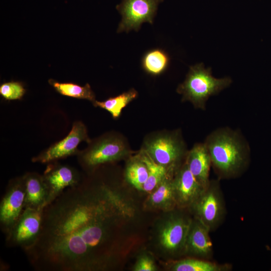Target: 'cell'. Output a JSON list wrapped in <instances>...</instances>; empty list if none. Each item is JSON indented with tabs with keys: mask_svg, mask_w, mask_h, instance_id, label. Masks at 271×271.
<instances>
[{
	"mask_svg": "<svg viewBox=\"0 0 271 271\" xmlns=\"http://www.w3.org/2000/svg\"><path fill=\"white\" fill-rule=\"evenodd\" d=\"M110 190L103 182L82 177L43 210L35 243L25 250L36 271H88L109 262Z\"/></svg>",
	"mask_w": 271,
	"mask_h": 271,
	"instance_id": "obj_1",
	"label": "cell"
},
{
	"mask_svg": "<svg viewBox=\"0 0 271 271\" xmlns=\"http://www.w3.org/2000/svg\"><path fill=\"white\" fill-rule=\"evenodd\" d=\"M204 144L212 165L221 178L236 177L248 164L249 145L239 131L228 127L218 128L207 136Z\"/></svg>",
	"mask_w": 271,
	"mask_h": 271,
	"instance_id": "obj_2",
	"label": "cell"
},
{
	"mask_svg": "<svg viewBox=\"0 0 271 271\" xmlns=\"http://www.w3.org/2000/svg\"><path fill=\"white\" fill-rule=\"evenodd\" d=\"M232 83L229 77L216 78L212 75L210 68L202 63L190 67L184 81L177 91L182 95V101L191 102L196 108L204 110L209 97L219 93Z\"/></svg>",
	"mask_w": 271,
	"mask_h": 271,
	"instance_id": "obj_3",
	"label": "cell"
},
{
	"mask_svg": "<svg viewBox=\"0 0 271 271\" xmlns=\"http://www.w3.org/2000/svg\"><path fill=\"white\" fill-rule=\"evenodd\" d=\"M88 144L77 156L78 164L88 174L103 164L122 159L129 152L122 140L111 134L90 140Z\"/></svg>",
	"mask_w": 271,
	"mask_h": 271,
	"instance_id": "obj_4",
	"label": "cell"
},
{
	"mask_svg": "<svg viewBox=\"0 0 271 271\" xmlns=\"http://www.w3.org/2000/svg\"><path fill=\"white\" fill-rule=\"evenodd\" d=\"M193 206L196 218L210 231L216 229L222 221L225 210L218 182L210 181Z\"/></svg>",
	"mask_w": 271,
	"mask_h": 271,
	"instance_id": "obj_5",
	"label": "cell"
},
{
	"mask_svg": "<svg viewBox=\"0 0 271 271\" xmlns=\"http://www.w3.org/2000/svg\"><path fill=\"white\" fill-rule=\"evenodd\" d=\"M25 188L22 176L11 179L0 203V228L7 235L25 208Z\"/></svg>",
	"mask_w": 271,
	"mask_h": 271,
	"instance_id": "obj_6",
	"label": "cell"
},
{
	"mask_svg": "<svg viewBox=\"0 0 271 271\" xmlns=\"http://www.w3.org/2000/svg\"><path fill=\"white\" fill-rule=\"evenodd\" d=\"M43 210L25 208L17 222L5 235L6 246L20 247L24 251L32 246L40 233Z\"/></svg>",
	"mask_w": 271,
	"mask_h": 271,
	"instance_id": "obj_7",
	"label": "cell"
},
{
	"mask_svg": "<svg viewBox=\"0 0 271 271\" xmlns=\"http://www.w3.org/2000/svg\"><path fill=\"white\" fill-rule=\"evenodd\" d=\"M183 140L177 134L159 135L145 144L143 151L155 162L167 168H174L185 154Z\"/></svg>",
	"mask_w": 271,
	"mask_h": 271,
	"instance_id": "obj_8",
	"label": "cell"
},
{
	"mask_svg": "<svg viewBox=\"0 0 271 271\" xmlns=\"http://www.w3.org/2000/svg\"><path fill=\"white\" fill-rule=\"evenodd\" d=\"M83 141L87 143L90 141L87 128L81 121L76 120L66 137L34 157L32 162L48 164L69 156H77L80 152L78 146Z\"/></svg>",
	"mask_w": 271,
	"mask_h": 271,
	"instance_id": "obj_9",
	"label": "cell"
},
{
	"mask_svg": "<svg viewBox=\"0 0 271 271\" xmlns=\"http://www.w3.org/2000/svg\"><path fill=\"white\" fill-rule=\"evenodd\" d=\"M163 0H122L116 8L122 16L117 32L138 31L142 23L152 24Z\"/></svg>",
	"mask_w": 271,
	"mask_h": 271,
	"instance_id": "obj_10",
	"label": "cell"
},
{
	"mask_svg": "<svg viewBox=\"0 0 271 271\" xmlns=\"http://www.w3.org/2000/svg\"><path fill=\"white\" fill-rule=\"evenodd\" d=\"M42 176L47 194L45 206L67 188L78 185L83 177L75 168L58 161L48 163Z\"/></svg>",
	"mask_w": 271,
	"mask_h": 271,
	"instance_id": "obj_11",
	"label": "cell"
},
{
	"mask_svg": "<svg viewBox=\"0 0 271 271\" xmlns=\"http://www.w3.org/2000/svg\"><path fill=\"white\" fill-rule=\"evenodd\" d=\"M173 181L176 203L182 206L193 205L206 189L197 180L185 162L177 171Z\"/></svg>",
	"mask_w": 271,
	"mask_h": 271,
	"instance_id": "obj_12",
	"label": "cell"
},
{
	"mask_svg": "<svg viewBox=\"0 0 271 271\" xmlns=\"http://www.w3.org/2000/svg\"><path fill=\"white\" fill-rule=\"evenodd\" d=\"M191 222L182 217L169 221L160 234L161 243L164 248L172 252L185 249Z\"/></svg>",
	"mask_w": 271,
	"mask_h": 271,
	"instance_id": "obj_13",
	"label": "cell"
},
{
	"mask_svg": "<svg viewBox=\"0 0 271 271\" xmlns=\"http://www.w3.org/2000/svg\"><path fill=\"white\" fill-rule=\"evenodd\" d=\"M185 163L197 180L206 188L210 181L209 173L212 163L205 144L195 145L187 153Z\"/></svg>",
	"mask_w": 271,
	"mask_h": 271,
	"instance_id": "obj_14",
	"label": "cell"
},
{
	"mask_svg": "<svg viewBox=\"0 0 271 271\" xmlns=\"http://www.w3.org/2000/svg\"><path fill=\"white\" fill-rule=\"evenodd\" d=\"M210 231L209 228L197 218L194 222L192 221L185 249L204 258H209L213 253Z\"/></svg>",
	"mask_w": 271,
	"mask_h": 271,
	"instance_id": "obj_15",
	"label": "cell"
},
{
	"mask_svg": "<svg viewBox=\"0 0 271 271\" xmlns=\"http://www.w3.org/2000/svg\"><path fill=\"white\" fill-rule=\"evenodd\" d=\"M22 176L25 188L24 208L43 209L47 194L42 175L29 172Z\"/></svg>",
	"mask_w": 271,
	"mask_h": 271,
	"instance_id": "obj_16",
	"label": "cell"
},
{
	"mask_svg": "<svg viewBox=\"0 0 271 271\" xmlns=\"http://www.w3.org/2000/svg\"><path fill=\"white\" fill-rule=\"evenodd\" d=\"M48 82L56 91L63 95L86 99L92 103L96 100L95 94L88 83L80 86L72 82L61 83L52 79H50Z\"/></svg>",
	"mask_w": 271,
	"mask_h": 271,
	"instance_id": "obj_17",
	"label": "cell"
},
{
	"mask_svg": "<svg viewBox=\"0 0 271 271\" xmlns=\"http://www.w3.org/2000/svg\"><path fill=\"white\" fill-rule=\"evenodd\" d=\"M139 157L145 163L148 170V178L143 191L150 192L157 187L168 176L167 167L158 164L143 151Z\"/></svg>",
	"mask_w": 271,
	"mask_h": 271,
	"instance_id": "obj_18",
	"label": "cell"
},
{
	"mask_svg": "<svg viewBox=\"0 0 271 271\" xmlns=\"http://www.w3.org/2000/svg\"><path fill=\"white\" fill-rule=\"evenodd\" d=\"M170 58L163 50L155 49L148 51L144 56L142 67L145 71L153 75L162 73L168 67Z\"/></svg>",
	"mask_w": 271,
	"mask_h": 271,
	"instance_id": "obj_19",
	"label": "cell"
},
{
	"mask_svg": "<svg viewBox=\"0 0 271 271\" xmlns=\"http://www.w3.org/2000/svg\"><path fill=\"white\" fill-rule=\"evenodd\" d=\"M137 96V91L134 89H131L103 101L95 100L92 103L95 107L105 109L111 114L113 118H116L120 116L122 109Z\"/></svg>",
	"mask_w": 271,
	"mask_h": 271,
	"instance_id": "obj_20",
	"label": "cell"
},
{
	"mask_svg": "<svg viewBox=\"0 0 271 271\" xmlns=\"http://www.w3.org/2000/svg\"><path fill=\"white\" fill-rule=\"evenodd\" d=\"M157 188L150 196L152 205L165 207L177 203L173 179L168 175Z\"/></svg>",
	"mask_w": 271,
	"mask_h": 271,
	"instance_id": "obj_21",
	"label": "cell"
},
{
	"mask_svg": "<svg viewBox=\"0 0 271 271\" xmlns=\"http://www.w3.org/2000/svg\"><path fill=\"white\" fill-rule=\"evenodd\" d=\"M230 268L228 264H219L198 259L181 260L175 263L173 267V270L175 271H225Z\"/></svg>",
	"mask_w": 271,
	"mask_h": 271,
	"instance_id": "obj_22",
	"label": "cell"
},
{
	"mask_svg": "<svg viewBox=\"0 0 271 271\" xmlns=\"http://www.w3.org/2000/svg\"><path fill=\"white\" fill-rule=\"evenodd\" d=\"M125 175L127 180L131 185L139 190H143L148 178V168L139 157L128 164Z\"/></svg>",
	"mask_w": 271,
	"mask_h": 271,
	"instance_id": "obj_23",
	"label": "cell"
},
{
	"mask_svg": "<svg viewBox=\"0 0 271 271\" xmlns=\"http://www.w3.org/2000/svg\"><path fill=\"white\" fill-rule=\"evenodd\" d=\"M26 92L21 82L11 81L2 84L0 86V94L6 100L21 99Z\"/></svg>",
	"mask_w": 271,
	"mask_h": 271,
	"instance_id": "obj_24",
	"label": "cell"
},
{
	"mask_svg": "<svg viewBox=\"0 0 271 271\" xmlns=\"http://www.w3.org/2000/svg\"><path fill=\"white\" fill-rule=\"evenodd\" d=\"M156 269V265L153 260L147 256L141 257L134 268L135 271H154Z\"/></svg>",
	"mask_w": 271,
	"mask_h": 271,
	"instance_id": "obj_25",
	"label": "cell"
}]
</instances>
